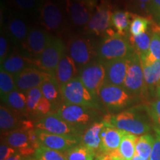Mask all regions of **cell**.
<instances>
[{"instance_id": "cell-1", "label": "cell", "mask_w": 160, "mask_h": 160, "mask_svg": "<svg viewBox=\"0 0 160 160\" xmlns=\"http://www.w3.org/2000/svg\"><path fill=\"white\" fill-rule=\"evenodd\" d=\"M147 107L145 110L141 107L124 110L115 114L104 116L103 120L121 131L137 137L147 134L151 130L152 120L150 119Z\"/></svg>"}, {"instance_id": "cell-2", "label": "cell", "mask_w": 160, "mask_h": 160, "mask_svg": "<svg viewBox=\"0 0 160 160\" xmlns=\"http://www.w3.org/2000/svg\"><path fill=\"white\" fill-rule=\"evenodd\" d=\"M98 97L110 114H115L124 111L137 99L123 86L106 82L99 90Z\"/></svg>"}, {"instance_id": "cell-3", "label": "cell", "mask_w": 160, "mask_h": 160, "mask_svg": "<svg viewBox=\"0 0 160 160\" xmlns=\"http://www.w3.org/2000/svg\"><path fill=\"white\" fill-rule=\"evenodd\" d=\"M53 113L83 131L93 123L103 119L98 110L67 102H63Z\"/></svg>"}, {"instance_id": "cell-4", "label": "cell", "mask_w": 160, "mask_h": 160, "mask_svg": "<svg viewBox=\"0 0 160 160\" xmlns=\"http://www.w3.org/2000/svg\"><path fill=\"white\" fill-rule=\"evenodd\" d=\"M134 53L129 40L128 41L117 33L104 37V39L97 47V58L102 62L128 58Z\"/></svg>"}, {"instance_id": "cell-5", "label": "cell", "mask_w": 160, "mask_h": 160, "mask_svg": "<svg viewBox=\"0 0 160 160\" xmlns=\"http://www.w3.org/2000/svg\"><path fill=\"white\" fill-rule=\"evenodd\" d=\"M64 102L82 105L100 111L102 103L85 87L79 77L60 86Z\"/></svg>"}, {"instance_id": "cell-6", "label": "cell", "mask_w": 160, "mask_h": 160, "mask_svg": "<svg viewBox=\"0 0 160 160\" xmlns=\"http://www.w3.org/2000/svg\"><path fill=\"white\" fill-rule=\"evenodd\" d=\"M123 87L137 99L145 98L148 94V89L144 78L141 59L136 52L128 58V68Z\"/></svg>"}, {"instance_id": "cell-7", "label": "cell", "mask_w": 160, "mask_h": 160, "mask_svg": "<svg viewBox=\"0 0 160 160\" xmlns=\"http://www.w3.org/2000/svg\"><path fill=\"white\" fill-rule=\"evenodd\" d=\"M67 53L73 60L79 72L86 65L96 61L97 48L87 38L73 37L68 43Z\"/></svg>"}, {"instance_id": "cell-8", "label": "cell", "mask_w": 160, "mask_h": 160, "mask_svg": "<svg viewBox=\"0 0 160 160\" xmlns=\"http://www.w3.org/2000/svg\"><path fill=\"white\" fill-rule=\"evenodd\" d=\"M113 13L111 0H99L89 22L85 26L86 33L105 37L112 28L111 17Z\"/></svg>"}, {"instance_id": "cell-9", "label": "cell", "mask_w": 160, "mask_h": 160, "mask_svg": "<svg viewBox=\"0 0 160 160\" xmlns=\"http://www.w3.org/2000/svg\"><path fill=\"white\" fill-rule=\"evenodd\" d=\"M66 49L62 40L53 36L42 54L37 59H32L33 65L42 71L55 75L58 64L66 53Z\"/></svg>"}, {"instance_id": "cell-10", "label": "cell", "mask_w": 160, "mask_h": 160, "mask_svg": "<svg viewBox=\"0 0 160 160\" xmlns=\"http://www.w3.org/2000/svg\"><path fill=\"white\" fill-rule=\"evenodd\" d=\"M34 126L37 130L59 135L80 137L84 132L79 128L66 122L53 112L36 120Z\"/></svg>"}, {"instance_id": "cell-11", "label": "cell", "mask_w": 160, "mask_h": 160, "mask_svg": "<svg viewBox=\"0 0 160 160\" xmlns=\"http://www.w3.org/2000/svg\"><path fill=\"white\" fill-rule=\"evenodd\" d=\"M97 5L98 0H65V12L73 25L85 28Z\"/></svg>"}, {"instance_id": "cell-12", "label": "cell", "mask_w": 160, "mask_h": 160, "mask_svg": "<svg viewBox=\"0 0 160 160\" xmlns=\"http://www.w3.org/2000/svg\"><path fill=\"white\" fill-rule=\"evenodd\" d=\"M78 77L90 93L99 99V90L106 82V70L104 62L97 59L90 63L79 72Z\"/></svg>"}, {"instance_id": "cell-13", "label": "cell", "mask_w": 160, "mask_h": 160, "mask_svg": "<svg viewBox=\"0 0 160 160\" xmlns=\"http://www.w3.org/2000/svg\"><path fill=\"white\" fill-rule=\"evenodd\" d=\"M39 19L44 29L57 33L63 28L65 15L60 6L53 0H42L39 9Z\"/></svg>"}, {"instance_id": "cell-14", "label": "cell", "mask_w": 160, "mask_h": 160, "mask_svg": "<svg viewBox=\"0 0 160 160\" xmlns=\"http://www.w3.org/2000/svg\"><path fill=\"white\" fill-rule=\"evenodd\" d=\"M55 76L39 68L29 67L14 77L16 89L22 92L40 87L47 79Z\"/></svg>"}, {"instance_id": "cell-15", "label": "cell", "mask_w": 160, "mask_h": 160, "mask_svg": "<svg viewBox=\"0 0 160 160\" xmlns=\"http://www.w3.org/2000/svg\"><path fill=\"white\" fill-rule=\"evenodd\" d=\"M41 145L61 152H66L71 148L81 143L79 137L59 135L36 129Z\"/></svg>"}, {"instance_id": "cell-16", "label": "cell", "mask_w": 160, "mask_h": 160, "mask_svg": "<svg viewBox=\"0 0 160 160\" xmlns=\"http://www.w3.org/2000/svg\"><path fill=\"white\" fill-rule=\"evenodd\" d=\"M51 34L45 29L38 27H32L29 28L28 35L24 45V48L27 51L31 57L32 59H35L42 54V53L48 45L52 38Z\"/></svg>"}, {"instance_id": "cell-17", "label": "cell", "mask_w": 160, "mask_h": 160, "mask_svg": "<svg viewBox=\"0 0 160 160\" xmlns=\"http://www.w3.org/2000/svg\"><path fill=\"white\" fill-rule=\"evenodd\" d=\"M4 142L17 150L23 157H33L36 151L30 143L28 131L19 128L5 133Z\"/></svg>"}, {"instance_id": "cell-18", "label": "cell", "mask_w": 160, "mask_h": 160, "mask_svg": "<svg viewBox=\"0 0 160 160\" xmlns=\"http://www.w3.org/2000/svg\"><path fill=\"white\" fill-rule=\"evenodd\" d=\"M128 58L104 62L106 70V82L119 86L124 85L128 68Z\"/></svg>"}, {"instance_id": "cell-19", "label": "cell", "mask_w": 160, "mask_h": 160, "mask_svg": "<svg viewBox=\"0 0 160 160\" xmlns=\"http://www.w3.org/2000/svg\"><path fill=\"white\" fill-rule=\"evenodd\" d=\"M104 122L105 125L101 132L102 142L99 153H108L119 148L125 131L117 128L107 122Z\"/></svg>"}, {"instance_id": "cell-20", "label": "cell", "mask_w": 160, "mask_h": 160, "mask_svg": "<svg viewBox=\"0 0 160 160\" xmlns=\"http://www.w3.org/2000/svg\"><path fill=\"white\" fill-rule=\"evenodd\" d=\"M22 115L2 104L0 107V129L2 134L25 127L26 119Z\"/></svg>"}, {"instance_id": "cell-21", "label": "cell", "mask_w": 160, "mask_h": 160, "mask_svg": "<svg viewBox=\"0 0 160 160\" xmlns=\"http://www.w3.org/2000/svg\"><path fill=\"white\" fill-rule=\"evenodd\" d=\"M104 125H105V122L103 121V119L96 122L88 127L80 137L81 144L93 151L96 155L100 152V145L102 142L101 132Z\"/></svg>"}, {"instance_id": "cell-22", "label": "cell", "mask_w": 160, "mask_h": 160, "mask_svg": "<svg viewBox=\"0 0 160 160\" xmlns=\"http://www.w3.org/2000/svg\"><path fill=\"white\" fill-rule=\"evenodd\" d=\"M77 75H79V71L77 65L66 51L56 69L55 76L58 82L62 86L77 77Z\"/></svg>"}, {"instance_id": "cell-23", "label": "cell", "mask_w": 160, "mask_h": 160, "mask_svg": "<svg viewBox=\"0 0 160 160\" xmlns=\"http://www.w3.org/2000/svg\"><path fill=\"white\" fill-rule=\"evenodd\" d=\"M7 28L9 37L13 39L16 44L24 48L29 32L25 20L18 16H13L9 18L8 21Z\"/></svg>"}, {"instance_id": "cell-24", "label": "cell", "mask_w": 160, "mask_h": 160, "mask_svg": "<svg viewBox=\"0 0 160 160\" xmlns=\"http://www.w3.org/2000/svg\"><path fill=\"white\" fill-rule=\"evenodd\" d=\"M40 89L43 97L48 100L53 105V112H55L64 102L60 85L56 78V76H53L50 79L46 80L40 86Z\"/></svg>"}, {"instance_id": "cell-25", "label": "cell", "mask_w": 160, "mask_h": 160, "mask_svg": "<svg viewBox=\"0 0 160 160\" xmlns=\"http://www.w3.org/2000/svg\"><path fill=\"white\" fill-rule=\"evenodd\" d=\"M32 65H33L32 59L13 53L8 56L1 63V69L15 77L27 68L32 67Z\"/></svg>"}, {"instance_id": "cell-26", "label": "cell", "mask_w": 160, "mask_h": 160, "mask_svg": "<svg viewBox=\"0 0 160 160\" xmlns=\"http://www.w3.org/2000/svg\"><path fill=\"white\" fill-rule=\"evenodd\" d=\"M137 14L130 11H113L111 17V25L116 33L125 37L129 31L132 20Z\"/></svg>"}, {"instance_id": "cell-27", "label": "cell", "mask_w": 160, "mask_h": 160, "mask_svg": "<svg viewBox=\"0 0 160 160\" xmlns=\"http://www.w3.org/2000/svg\"><path fill=\"white\" fill-rule=\"evenodd\" d=\"M1 99L4 102V105H7L23 117L28 118L27 97L25 92L14 90Z\"/></svg>"}, {"instance_id": "cell-28", "label": "cell", "mask_w": 160, "mask_h": 160, "mask_svg": "<svg viewBox=\"0 0 160 160\" xmlns=\"http://www.w3.org/2000/svg\"><path fill=\"white\" fill-rule=\"evenodd\" d=\"M142 68L148 89L151 92L157 91L160 82V61L149 65H142Z\"/></svg>"}, {"instance_id": "cell-29", "label": "cell", "mask_w": 160, "mask_h": 160, "mask_svg": "<svg viewBox=\"0 0 160 160\" xmlns=\"http://www.w3.org/2000/svg\"><path fill=\"white\" fill-rule=\"evenodd\" d=\"M137 136L124 132L119 151L123 160H132L136 153V143Z\"/></svg>"}, {"instance_id": "cell-30", "label": "cell", "mask_w": 160, "mask_h": 160, "mask_svg": "<svg viewBox=\"0 0 160 160\" xmlns=\"http://www.w3.org/2000/svg\"><path fill=\"white\" fill-rule=\"evenodd\" d=\"M152 33L147 31L137 36L130 35L129 42L133 50L139 57L145 56L149 51Z\"/></svg>"}, {"instance_id": "cell-31", "label": "cell", "mask_w": 160, "mask_h": 160, "mask_svg": "<svg viewBox=\"0 0 160 160\" xmlns=\"http://www.w3.org/2000/svg\"><path fill=\"white\" fill-rule=\"evenodd\" d=\"M142 65H149L160 61V34L152 32L149 51L145 56L140 57Z\"/></svg>"}, {"instance_id": "cell-32", "label": "cell", "mask_w": 160, "mask_h": 160, "mask_svg": "<svg viewBox=\"0 0 160 160\" xmlns=\"http://www.w3.org/2000/svg\"><path fill=\"white\" fill-rule=\"evenodd\" d=\"M154 142L155 138L149 133L138 137L136 143V153L143 159H149Z\"/></svg>"}, {"instance_id": "cell-33", "label": "cell", "mask_w": 160, "mask_h": 160, "mask_svg": "<svg viewBox=\"0 0 160 160\" xmlns=\"http://www.w3.org/2000/svg\"><path fill=\"white\" fill-rule=\"evenodd\" d=\"M68 160H94L96 153L82 144L71 148L65 152Z\"/></svg>"}, {"instance_id": "cell-34", "label": "cell", "mask_w": 160, "mask_h": 160, "mask_svg": "<svg viewBox=\"0 0 160 160\" xmlns=\"http://www.w3.org/2000/svg\"><path fill=\"white\" fill-rule=\"evenodd\" d=\"M27 97V111L28 119L36 118V111L39 102L42 99L43 95L40 87L29 90L25 92Z\"/></svg>"}, {"instance_id": "cell-35", "label": "cell", "mask_w": 160, "mask_h": 160, "mask_svg": "<svg viewBox=\"0 0 160 160\" xmlns=\"http://www.w3.org/2000/svg\"><path fill=\"white\" fill-rule=\"evenodd\" d=\"M34 160H68L64 152L56 151L41 145L36 151Z\"/></svg>"}, {"instance_id": "cell-36", "label": "cell", "mask_w": 160, "mask_h": 160, "mask_svg": "<svg viewBox=\"0 0 160 160\" xmlns=\"http://www.w3.org/2000/svg\"><path fill=\"white\" fill-rule=\"evenodd\" d=\"M152 22H153L150 18L137 14L132 20L131 26H130V35L137 36L141 33H145L148 31V28L150 25H151Z\"/></svg>"}, {"instance_id": "cell-37", "label": "cell", "mask_w": 160, "mask_h": 160, "mask_svg": "<svg viewBox=\"0 0 160 160\" xmlns=\"http://www.w3.org/2000/svg\"><path fill=\"white\" fill-rule=\"evenodd\" d=\"M16 89L14 77L3 70L0 71V95L1 99Z\"/></svg>"}, {"instance_id": "cell-38", "label": "cell", "mask_w": 160, "mask_h": 160, "mask_svg": "<svg viewBox=\"0 0 160 160\" xmlns=\"http://www.w3.org/2000/svg\"><path fill=\"white\" fill-rule=\"evenodd\" d=\"M42 0H11L13 5L19 11L28 13L39 11Z\"/></svg>"}, {"instance_id": "cell-39", "label": "cell", "mask_w": 160, "mask_h": 160, "mask_svg": "<svg viewBox=\"0 0 160 160\" xmlns=\"http://www.w3.org/2000/svg\"><path fill=\"white\" fill-rule=\"evenodd\" d=\"M155 131L160 132V98L147 106Z\"/></svg>"}, {"instance_id": "cell-40", "label": "cell", "mask_w": 160, "mask_h": 160, "mask_svg": "<svg viewBox=\"0 0 160 160\" xmlns=\"http://www.w3.org/2000/svg\"><path fill=\"white\" fill-rule=\"evenodd\" d=\"M152 0H126L132 8L148 14L149 6Z\"/></svg>"}, {"instance_id": "cell-41", "label": "cell", "mask_w": 160, "mask_h": 160, "mask_svg": "<svg viewBox=\"0 0 160 160\" xmlns=\"http://www.w3.org/2000/svg\"><path fill=\"white\" fill-rule=\"evenodd\" d=\"M9 49V42L7 36L2 33L0 37V62H2L8 57Z\"/></svg>"}, {"instance_id": "cell-42", "label": "cell", "mask_w": 160, "mask_h": 160, "mask_svg": "<svg viewBox=\"0 0 160 160\" xmlns=\"http://www.w3.org/2000/svg\"><path fill=\"white\" fill-rule=\"evenodd\" d=\"M17 152V150L5 142H2L0 145V160H6Z\"/></svg>"}, {"instance_id": "cell-43", "label": "cell", "mask_w": 160, "mask_h": 160, "mask_svg": "<svg viewBox=\"0 0 160 160\" xmlns=\"http://www.w3.org/2000/svg\"><path fill=\"white\" fill-rule=\"evenodd\" d=\"M148 14L160 22V0H152L149 6Z\"/></svg>"}, {"instance_id": "cell-44", "label": "cell", "mask_w": 160, "mask_h": 160, "mask_svg": "<svg viewBox=\"0 0 160 160\" xmlns=\"http://www.w3.org/2000/svg\"><path fill=\"white\" fill-rule=\"evenodd\" d=\"M149 160H160V132L156 131V138Z\"/></svg>"}, {"instance_id": "cell-45", "label": "cell", "mask_w": 160, "mask_h": 160, "mask_svg": "<svg viewBox=\"0 0 160 160\" xmlns=\"http://www.w3.org/2000/svg\"><path fill=\"white\" fill-rule=\"evenodd\" d=\"M97 160H114L108 153H99L96 156Z\"/></svg>"}, {"instance_id": "cell-46", "label": "cell", "mask_w": 160, "mask_h": 160, "mask_svg": "<svg viewBox=\"0 0 160 160\" xmlns=\"http://www.w3.org/2000/svg\"><path fill=\"white\" fill-rule=\"evenodd\" d=\"M6 160H25V157H23L19 152H17V153H16L15 154L11 156V157H9L8 159Z\"/></svg>"}, {"instance_id": "cell-47", "label": "cell", "mask_w": 160, "mask_h": 160, "mask_svg": "<svg viewBox=\"0 0 160 160\" xmlns=\"http://www.w3.org/2000/svg\"><path fill=\"white\" fill-rule=\"evenodd\" d=\"M151 31L155 32V33L160 34V25H157V24H156L153 22L151 24Z\"/></svg>"}, {"instance_id": "cell-48", "label": "cell", "mask_w": 160, "mask_h": 160, "mask_svg": "<svg viewBox=\"0 0 160 160\" xmlns=\"http://www.w3.org/2000/svg\"><path fill=\"white\" fill-rule=\"evenodd\" d=\"M132 160H149V159H143L142 157H141L140 156H139L137 154V153H135L134 157H133V159Z\"/></svg>"}, {"instance_id": "cell-49", "label": "cell", "mask_w": 160, "mask_h": 160, "mask_svg": "<svg viewBox=\"0 0 160 160\" xmlns=\"http://www.w3.org/2000/svg\"><path fill=\"white\" fill-rule=\"evenodd\" d=\"M156 94H157L158 97L160 98V86H159V87L157 88V91H156Z\"/></svg>"}, {"instance_id": "cell-50", "label": "cell", "mask_w": 160, "mask_h": 160, "mask_svg": "<svg viewBox=\"0 0 160 160\" xmlns=\"http://www.w3.org/2000/svg\"><path fill=\"white\" fill-rule=\"evenodd\" d=\"M25 160H34L33 157H28V158H25Z\"/></svg>"}, {"instance_id": "cell-51", "label": "cell", "mask_w": 160, "mask_h": 160, "mask_svg": "<svg viewBox=\"0 0 160 160\" xmlns=\"http://www.w3.org/2000/svg\"><path fill=\"white\" fill-rule=\"evenodd\" d=\"M94 160H97V159H94Z\"/></svg>"}]
</instances>
